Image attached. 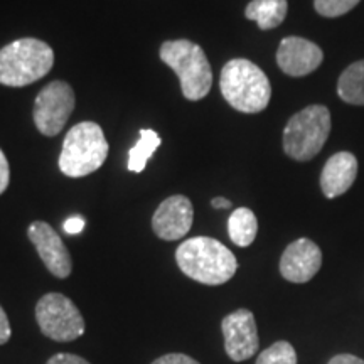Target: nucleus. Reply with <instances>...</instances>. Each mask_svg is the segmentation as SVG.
Returning a JSON list of instances; mask_svg holds the SVG:
<instances>
[{"mask_svg": "<svg viewBox=\"0 0 364 364\" xmlns=\"http://www.w3.org/2000/svg\"><path fill=\"white\" fill-rule=\"evenodd\" d=\"M358 177V159L351 152H338L329 157L321 174V189L327 199L348 193Z\"/></svg>", "mask_w": 364, "mask_h": 364, "instance_id": "4468645a", "label": "nucleus"}, {"mask_svg": "<svg viewBox=\"0 0 364 364\" xmlns=\"http://www.w3.org/2000/svg\"><path fill=\"white\" fill-rule=\"evenodd\" d=\"M194 221L193 203L186 196L164 199L152 216V230L161 240L176 241L189 233Z\"/></svg>", "mask_w": 364, "mask_h": 364, "instance_id": "9b49d317", "label": "nucleus"}, {"mask_svg": "<svg viewBox=\"0 0 364 364\" xmlns=\"http://www.w3.org/2000/svg\"><path fill=\"white\" fill-rule=\"evenodd\" d=\"M54 65L49 44L34 38H22L0 49V85L22 88L44 78Z\"/></svg>", "mask_w": 364, "mask_h": 364, "instance_id": "7ed1b4c3", "label": "nucleus"}, {"mask_svg": "<svg viewBox=\"0 0 364 364\" xmlns=\"http://www.w3.org/2000/svg\"><path fill=\"white\" fill-rule=\"evenodd\" d=\"M220 88L223 97L241 113H260L272 98L267 75L248 59H231L221 70Z\"/></svg>", "mask_w": 364, "mask_h": 364, "instance_id": "f03ea898", "label": "nucleus"}, {"mask_svg": "<svg viewBox=\"0 0 364 364\" xmlns=\"http://www.w3.org/2000/svg\"><path fill=\"white\" fill-rule=\"evenodd\" d=\"M331 134V112L324 105H311L290 118L284 130V150L299 162L321 152Z\"/></svg>", "mask_w": 364, "mask_h": 364, "instance_id": "423d86ee", "label": "nucleus"}, {"mask_svg": "<svg viewBox=\"0 0 364 364\" xmlns=\"http://www.w3.org/2000/svg\"><path fill=\"white\" fill-rule=\"evenodd\" d=\"M255 364H297V353L290 343L279 341L265 349Z\"/></svg>", "mask_w": 364, "mask_h": 364, "instance_id": "6ab92c4d", "label": "nucleus"}, {"mask_svg": "<svg viewBox=\"0 0 364 364\" xmlns=\"http://www.w3.org/2000/svg\"><path fill=\"white\" fill-rule=\"evenodd\" d=\"M46 364H90V363L86 361L85 358L76 356V354L59 353V354H54V356Z\"/></svg>", "mask_w": 364, "mask_h": 364, "instance_id": "4be33fe9", "label": "nucleus"}, {"mask_svg": "<svg viewBox=\"0 0 364 364\" xmlns=\"http://www.w3.org/2000/svg\"><path fill=\"white\" fill-rule=\"evenodd\" d=\"M211 204H213V208H216V209H228V208H231V203L228 201V199H225V198H215L211 201Z\"/></svg>", "mask_w": 364, "mask_h": 364, "instance_id": "bb28decb", "label": "nucleus"}, {"mask_svg": "<svg viewBox=\"0 0 364 364\" xmlns=\"http://www.w3.org/2000/svg\"><path fill=\"white\" fill-rule=\"evenodd\" d=\"M11 324H9V317L2 306H0V344H6L11 339Z\"/></svg>", "mask_w": 364, "mask_h": 364, "instance_id": "393cba45", "label": "nucleus"}, {"mask_svg": "<svg viewBox=\"0 0 364 364\" xmlns=\"http://www.w3.org/2000/svg\"><path fill=\"white\" fill-rule=\"evenodd\" d=\"M152 364H201V363H198L196 359L188 356V354L172 353V354H166V356H161Z\"/></svg>", "mask_w": 364, "mask_h": 364, "instance_id": "412c9836", "label": "nucleus"}, {"mask_svg": "<svg viewBox=\"0 0 364 364\" xmlns=\"http://www.w3.org/2000/svg\"><path fill=\"white\" fill-rule=\"evenodd\" d=\"M85 225L86 223L81 216H71L65 221L63 228H65V231L68 235H80L81 231L85 230Z\"/></svg>", "mask_w": 364, "mask_h": 364, "instance_id": "b1692460", "label": "nucleus"}, {"mask_svg": "<svg viewBox=\"0 0 364 364\" xmlns=\"http://www.w3.org/2000/svg\"><path fill=\"white\" fill-rule=\"evenodd\" d=\"M107 156L108 142L102 127L95 122H81L65 136L59 169L68 177H85L98 171Z\"/></svg>", "mask_w": 364, "mask_h": 364, "instance_id": "39448f33", "label": "nucleus"}, {"mask_svg": "<svg viewBox=\"0 0 364 364\" xmlns=\"http://www.w3.org/2000/svg\"><path fill=\"white\" fill-rule=\"evenodd\" d=\"M75 91L66 81H53L39 91L34 102V124L46 136H54L65 129L75 110Z\"/></svg>", "mask_w": 364, "mask_h": 364, "instance_id": "6e6552de", "label": "nucleus"}, {"mask_svg": "<svg viewBox=\"0 0 364 364\" xmlns=\"http://www.w3.org/2000/svg\"><path fill=\"white\" fill-rule=\"evenodd\" d=\"M322 267L321 248L309 238H300L285 248L280 258V273L292 284H306Z\"/></svg>", "mask_w": 364, "mask_h": 364, "instance_id": "ddd939ff", "label": "nucleus"}, {"mask_svg": "<svg viewBox=\"0 0 364 364\" xmlns=\"http://www.w3.org/2000/svg\"><path fill=\"white\" fill-rule=\"evenodd\" d=\"M31 243L38 250L41 260L44 262L46 268L58 279H68L71 275L73 262L71 255L68 252L66 245L63 243L54 228L44 221H34L27 230Z\"/></svg>", "mask_w": 364, "mask_h": 364, "instance_id": "9d476101", "label": "nucleus"}, {"mask_svg": "<svg viewBox=\"0 0 364 364\" xmlns=\"http://www.w3.org/2000/svg\"><path fill=\"white\" fill-rule=\"evenodd\" d=\"M159 54L179 78L184 98L198 102L206 97L213 85V71L201 46L188 39L166 41Z\"/></svg>", "mask_w": 364, "mask_h": 364, "instance_id": "20e7f679", "label": "nucleus"}, {"mask_svg": "<svg viewBox=\"0 0 364 364\" xmlns=\"http://www.w3.org/2000/svg\"><path fill=\"white\" fill-rule=\"evenodd\" d=\"M361 0H314L317 14L324 17H339L353 11Z\"/></svg>", "mask_w": 364, "mask_h": 364, "instance_id": "aec40b11", "label": "nucleus"}, {"mask_svg": "<svg viewBox=\"0 0 364 364\" xmlns=\"http://www.w3.org/2000/svg\"><path fill=\"white\" fill-rule=\"evenodd\" d=\"M324 61V53L312 41L290 36L282 39L277 51V63L285 75L294 78L311 75Z\"/></svg>", "mask_w": 364, "mask_h": 364, "instance_id": "f8f14e48", "label": "nucleus"}, {"mask_svg": "<svg viewBox=\"0 0 364 364\" xmlns=\"http://www.w3.org/2000/svg\"><path fill=\"white\" fill-rule=\"evenodd\" d=\"M36 318L46 338L70 343L85 334V318L71 299L63 294H46L36 306Z\"/></svg>", "mask_w": 364, "mask_h": 364, "instance_id": "0eeeda50", "label": "nucleus"}, {"mask_svg": "<svg viewBox=\"0 0 364 364\" xmlns=\"http://www.w3.org/2000/svg\"><path fill=\"white\" fill-rule=\"evenodd\" d=\"M327 364H364V361L361 358L353 356V354H338Z\"/></svg>", "mask_w": 364, "mask_h": 364, "instance_id": "a878e982", "label": "nucleus"}, {"mask_svg": "<svg viewBox=\"0 0 364 364\" xmlns=\"http://www.w3.org/2000/svg\"><path fill=\"white\" fill-rule=\"evenodd\" d=\"M9 181H11V167H9V161L6 154L0 149V194L7 189Z\"/></svg>", "mask_w": 364, "mask_h": 364, "instance_id": "5701e85b", "label": "nucleus"}, {"mask_svg": "<svg viewBox=\"0 0 364 364\" xmlns=\"http://www.w3.org/2000/svg\"><path fill=\"white\" fill-rule=\"evenodd\" d=\"M287 11V0H252L245 9V16L247 19L257 22L262 31H270L285 21Z\"/></svg>", "mask_w": 364, "mask_h": 364, "instance_id": "2eb2a0df", "label": "nucleus"}, {"mask_svg": "<svg viewBox=\"0 0 364 364\" xmlns=\"http://www.w3.org/2000/svg\"><path fill=\"white\" fill-rule=\"evenodd\" d=\"M176 262L184 275L204 285L226 284L238 270L233 252L221 241L208 236H196L181 243Z\"/></svg>", "mask_w": 364, "mask_h": 364, "instance_id": "f257e3e1", "label": "nucleus"}, {"mask_svg": "<svg viewBox=\"0 0 364 364\" xmlns=\"http://www.w3.org/2000/svg\"><path fill=\"white\" fill-rule=\"evenodd\" d=\"M161 147V136L157 135V132L144 129L140 130V139L129 152V169L132 172H142L147 166L149 159L154 156V152Z\"/></svg>", "mask_w": 364, "mask_h": 364, "instance_id": "a211bd4d", "label": "nucleus"}, {"mask_svg": "<svg viewBox=\"0 0 364 364\" xmlns=\"http://www.w3.org/2000/svg\"><path fill=\"white\" fill-rule=\"evenodd\" d=\"M228 233L236 247L247 248L253 243L258 233V221L252 209L238 208L228 220Z\"/></svg>", "mask_w": 364, "mask_h": 364, "instance_id": "dca6fc26", "label": "nucleus"}, {"mask_svg": "<svg viewBox=\"0 0 364 364\" xmlns=\"http://www.w3.org/2000/svg\"><path fill=\"white\" fill-rule=\"evenodd\" d=\"M221 329L225 336L226 354L235 363L247 361L260 348L257 322L248 309H238L226 316L221 322Z\"/></svg>", "mask_w": 364, "mask_h": 364, "instance_id": "1a4fd4ad", "label": "nucleus"}, {"mask_svg": "<svg viewBox=\"0 0 364 364\" xmlns=\"http://www.w3.org/2000/svg\"><path fill=\"white\" fill-rule=\"evenodd\" d=\"M338 95L349 105H364V59L343 71L338 81Z\"/></svg>", "mask_w": 364, "mask_h": 364, "instance_id": "f3484780", "label": "nucleus"}]
</instances>
